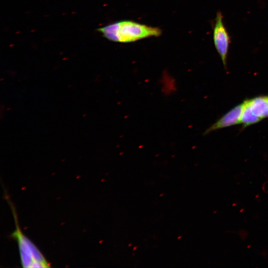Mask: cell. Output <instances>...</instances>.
Here are the masks:
<instances>
[{
  "mask_svg": "<svg viewBox=\"0 0 268 268\" xmlns=\"http://www.w3.org/2000/svg\"><path fill=\"white\" fill-rule=\"evenodd\" d=\"M110 41L130 43L151 37H158L161 30L131 20H122L111 23L97 29Z\"/></svg>",
  "mask_w": 268,
  "mask_h": 268,
  "instance_id": "cell-1",
  "label": "cell"
},
{
  "mask_svg": "<svg viewBox=\"0 0 268 268\" xmlns=\"http://www.w3.org/2000/svg\"><path fill=\"white\" fill-rule=\"evenodd\" d=\"M13 215L15 229L11 234V237L15 239L18 244L20 262L23 268H49L50 264L35 245L22 233L18 225L17 214L15 207L5 196Z\"/></svg>",
  "mask_w": 268,
  "mask_h": 268,
  "instance_id": "cell-2",
  "label": "cell"
},
{
  "mask_svg": "<svg viewBox=\"0 0 268 268\" xmlns=\"http://www.w3.org/2000/svg\"><path fill=\"white\" fill-rule=\"evenodd\" d=\"M243 102L241 124L244 128L268 118V95L247 99Z\"/></svg>",
  "mask_w": 268,
  "mask_h": 268,
  "instance_id": "cell-3",
  "label": "cell"
},
{
  "mask_svg": "<svg viewBox=\"0 0 268 268\" xmlns=\"http://www.w3.org/2000/svg\"><path fill=\"white\" fill-rule=\"evenodd\" d=\"M213 40L215 49L220 57L223 67L226 69L230 37L224 24L223 15L220 11L216 13L214 19Z\"/></svg>",
  "mask_w": 268,
  "mask_h": 268,
  "instance_id": "cell-4",
  "label": "cell"
},
{
  "mask_svg": "<svg viewBox=\"0 0 268 268\" xmlns=\"http://www.w3.org/2000/svg\"><path fill=\"white\" fill-rule=\"evenodd\" d=\"M243 107V102L234 107L208 127L204 132V134L241 124Z\"/></svg>",
  "mask_w": 268,
  "mask_h": 268,
  "instance_id": "cell-5",
  "label": "cell"
},
{
  "mask_svg": "<svg viewBox=\"0 0 268 268\" xmlns=\"http://www.w3.org/2000/svg\"><path fill=\"white\" fill-rule=\"evenodd\" d=\"M160 82L163 93L166 95H170L176 90V82L170 76L166 75L162 76Z\"/></svg>",
  "mask_w": 268,
  "mask_h": 268,
  "instance_id": "cell-6",
  "label": "cell"
}]
</instances>
